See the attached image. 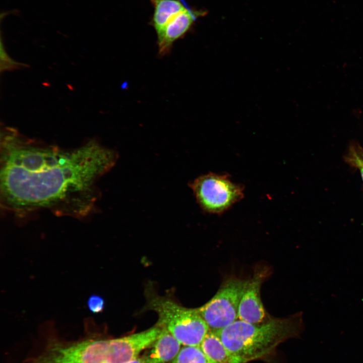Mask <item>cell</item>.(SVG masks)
Wrapping results in <instances>:
<instances>
[{
    "label": "cell",
    "instance_id": "8fae6325",
    "mask_svg": "<svg viewBox=\"0 0 363 363\" xmlns=\"http://www.w3.org/2000/svg\"><path fill=\"white\" fill-rule=\"evenodd\" d=\"M154 8L151 24L159 34L177 15L189 6L185 0H149Z\"/></svg>",
    "mask_w": 363,
    "mask_h": 363
},
{
    "label": "cell",
    "instance_id": "7a4b0ae2",
    "mask_svg": "<svg viewBox=\"0 0 363 363\" xmlns=\"http://www.w3.org/2000/svg\"><path fill=\"white\" fill-rule=\"evenodd\" d=\"M302 317L297 314L284 319H269L259 324L237 319L217 332L236 363H247L269 354L286 339L299 334Z\"/></svg>",
    "mask_w": 363,
    "mask_h": 363
},
{
    "label": "cell",
    "instance_id": "e0dca14e",
    "mask_svg": "<svg viewBox=\"0 0 363 363\" xmlns=\"http://www.w3.org/2000/svg\"><path fill=\"white\" fill-rule=\"evenodd\" d=\"M126 363H147L143 357H137Z\"/></svg>",
    "mask_w": 363,
    "mask_h": 363
},
{
    "label": "cell",
    "instance_id": "8992f818",
    "mask_svg": "<svg viewBox=\"0 0 363 363\" xmlns=\"http://www.w3.org/2000/svg\"><path fill=\"white\" fill-rule=\"evenodd\" d=\"M248 280L235 277L225 279L213 297L197 309L209 330L217 332L238 319L240 300Z\"/></svg>",
    "mask_w": 363,
    "mask_h": 363
},
{
    "label": "cell",
    "instance_id": "30bf717a",
    "mask_svg": "<svg viewBox=\"0 0 363 363\" xmlns=\"http://www.w3.org/2000/svg\"><path fill=\"white\" fill-rule=\"evenodd\" d=\"M161 328L152 348L143 356L147 363H169L181 349L180 343L166 328Z\"/></svg>",
    "mask_w": 363,
    "mask_h": 363
},
{
    "label": "cell",
    "instance_id": "9a60e30c",
    "mask_svg": "<svg viewBox=\"0 0 363 363\" xmlns=\"http://www.w3.org/2000/svg\"><path fill=\"white\" fill-rule=\"evenodd\" d=\"M88 307L89 310L94 313H98L102 311L104 306V301L98 295H92L88 300Z\"/></svg>",
    "mask_w": 363,
    "mask_h": 363
},
{
    "label": "cell",
    "instance_id": "5bb4252c",
    "mask_svg": "<svg viewBox=\"0 0 363 363\" xmlns=\"http://www.w3.org/2000/svg\"><path fill=\"white\" fill-rule=\"evenodd\" d=\"M346 160L359 170L363 180V149L360 145L355 142L350 145Z\"/></svg>",
    "mask_w": 363,
    "mask_h": 363
},
{
    "label": "cell",
    "instance_id": "ba28073f",
    "mask_svg": "<svg viewBox=\"0 0 363 363\" xmlns=\"http://www.w3.org/2000/svg\"><path fill=\"white\" fill-rule=\"evenodd\" d=\"M267 271L259 269L249 279L240 300L238 319L251 324H259L266 321V312L261 299L260 288L266 278Z\"/></svg>",
    "mask_w": 363,
    "mask_h": 363
},
{
    "label": "cell",
    "instance_id": "52a82bcc",
    "mask_svg": "<svg viewBox=\"0 0 363 363\" xmlns=\"http://www.w3.org/2000/svg\"><path fill=\"white\" fill-rule=\"evenodd\" d=\"M161 329L157 325L140 333L110 339L107 363H126L137 358L141 351L153 344Z\"/></svg>",
    "mask_w": 363,
    "mask_h": 363
},
{
    "label": "cell",
    "instance_id": "2e32d148",
    "mask_svg": "<svg viewBox=\"0 0 363 363\" xmlns=\"http://www.w3.org/2000/svg\"><path fill=\"white\" fill-rule=\"evenodd\" d=\"M3 43L1 41V59H3V60H1V62L4 61V65L1 66V67L4 66V67L1 68V70H9V69L17 68V66H20L19 63L13 61L7 55L4 49L3 48Z\"/></svg>",
    "mask_w": 363,
    "mask_h": 363
},
{
    "label": "cell",
    "instance_id": "6da1fadb",
    "mask_svg": "<svg viewBox=\"0 0 363 363\" xmlns=\"http://www.w3.org/2000/svg\"><path fill=\"white\" fill-rule=\"evenodd\" d=\"M4 133L1 193L4 205L13 211L53 208L80 198L90 199L97 180L117 159L113 150L96 141L63 149L24 140L12 129Z\"/></svg>",
    "mask_w": 363,
    "mask_h": 363
},
{
    "label": "cell",
    "instance_id": "9c48e42d",
    "mask_svg": "<svg viewBox=\"0 0 363 363\" xmlns=\"http://www.w3.org/2000/svg\"><path fill=\"white\" fill-rule=\"evenodd\" d=\"M207 13L205 10H197L189 7L177 15L157 34L159 52L164 54L169 52L174 42L184 36L196 21Z\"/></svg>",
    "mask_w": 363,
    "mask_h": 363
},
{
    "label": "cell",
    "instance_id": "3957f363",
    "mask_svg": "<svg viewBox=\"0 0 363 363\" xmlns=\"http://www.w3.org/2000/svg\"><path fill=\"white\" fill-rule=\"evenodd\" d=\"M146 291V309L157 314V325L166 328L181 344L200 346L209 328L197 309L185 308L149 289Z\"/></svg>",
    "mask_w": 363,
    "mask_h": 363
},
{
    "label": "cell",
    "instance_id": "5b68a950",
    "mask_svg": "<svg viewBox=\"0 0 363 363\" xmlns=\"http://www.w3.org/2000/svg\"><path fill=\"white\" fill-rule=\"evenodd\" d=\"M110 339L87 338L75 342H48L29 363H107Z\"/></svg>",
    "mask_w": 363,
    "mask_h": 363
},
{
    "label": "cell",
    "instance_id": "7c38bea8",
    "mask_svg": "<svg viewBox=\"0 0 363 363\" xmlns=\"http://www.w3.org/2000/svg\"><path fill=\"white\" fill-rule=\"evenodd\" d=\"M200 347L210 363H236L217 335L209 330Z\"/></svg>",
    "mask_w": 363,
    "mask_h": 363
},
{
    "label": "cell",
    "instance_id": "277c9868",
    "mask_svg": "<svg viewBox=\"0 0 363 363\" xmlns=\"http://www.w3.org/2000/svg\"><path fill=\"white\" fill-rule=\"evenodd\" d=\"M190 187L201 209L209 214H222L244 197V187L233 182L227 174L202 175Z\"/></svg>",
    "mask_w": 363,
    "mask_h": 363
},
{
    "label": "cell",
    "instance_id": "4fadbf2b",
    "mask_svg": "<svg viewBox=\"0 0 363 363\" xmlns=\"http://www.w3.org/2000/svg\"><path fill=\"white\" fill-rule=\"evenodd\" d=\"M169 363H210L200 346H184Z\"/></svg>",
    "mask_w": 363,
    "mask_h": 363
}]
</instances>
